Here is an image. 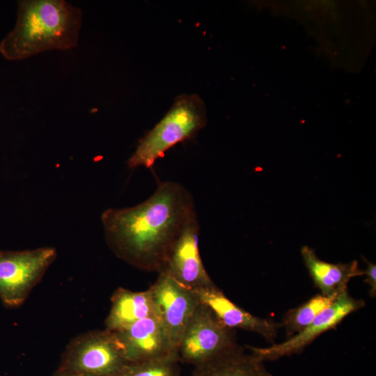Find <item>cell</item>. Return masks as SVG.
<instances>
[{
  "instance_id": "cell-1",
  "label": "cell",
  "mask_w": 376,
  "mask_h": 376,
  "mask_svg": "<svg viewBox=\"0 0 376 376\" xmlns=\"http://www.w3.org/2000/svg\"><path fill=\"white\" fill-rule=\"evenodd\" d=\"M196 217L191 194L181 184L167 181L137 205L104 210L101 221L117 256L138 267L161 271L173 242Z\"/></svg>"
},
{
  "instance_id": "cell-2",
  "label": "cell",
  "mask_w": 376,
  "mask_h": 376,
  "mask_svg": "<svg viewBox=\"0 0 376 376\" xmlns=\"http://www.w3.org/2000/svg\"><path fill=\"white\" fill-rule=\"evenodd\" d=\"M17 21L0 42V54L21 61L49 50H68L77 45L81 9L64 0L17 1Z\"/></svg>"
},
{
  "instance_id": "cell-3",
  "label": "cell",
  "mask_w": 376,
  "mask_h": 376,
  "mask_svg": "<svg viewBox=\"0 0 376 376\" xmlns=\"http://www.w3.org/2000/svg\"><path fill=\"white\" fill-rule=\"evenodd\" d=\"M206 124V109L195 94L178 96L164 118L141 140L128 159L130 168H151L175 144L193 137Z\"/></svg>"
},
{
  "instance_id": "cell-4",
  "label": "cell",
  "mask_w": 376,
  "mask_h": 376,
  "mask_svg": "<svg viewBox=\"0 0 376 376\" xmlns=\"http://www.w3.org/2000/svg\"><path fill=\"white\" fill-rule=\"evenodd\" d=\"M129 363L116 334L105 329L87 332L72 340L56 371L88 376H117Z\"/></svg>"
},
{
  "instance_id": "cell-5",
  "label": "cell",
  "mask_w": 376,
  "mask_h": 376,
  "mask_svg": "<svg viewBox=\"0 0 376 376\" xmlns=\"http://www.w3.org/2000/svg\"><path fill=\"white\" fill-rule=\"evenodd\" d=\"M56 255L52 246L0 250V299L4 306L15 308L22 304Z\"/></svg>"
},
{
  "instance_id": "cell-6",
  "label": "cell",
  "mask_w": 376,
  "mask_h": 376,
  "mask_svg": "<svg viewBox=\"0 0 376 376\" xmlns=\"http://www.w3.org/2000/svg\"><path fill=\"white\" fill-rule=\"evenodd\" d=\"M233 333L198 301L177 348L179 361L196 366L212 359L237 345Z\"/></svg>"
},
{
  "instance_id": "cell-7",
  "label": "cell",
  "mask_w": 376,
  "mask_h": 376,
  "mask_svg": "<svg viewBox=\"0 0 376 376\" xmlns=\"http://www.w3.org/2000/svg\"><path fill=\"white\" fill-rule=\"evenodd\" d=\"M156 313L170 340L177 348L198 301L191 290L178 283L166 270H161L149 288Z\"/></svg>"
},
{
  "instance_id": "cell-8",
  "label": "cell",
  "mask_w": 376,
  "mask_h": 376,
  "mask_svg": "<svg viewBox=\"0 0 376 376\" xmlns=\"http://www.w3.org/2000/svg\"><path fill=\"white\" fill-rule=\"evenodd\" d=\"M364 304L363 300L354 299L345 290L306 328L285 341L267 347L247 346V348L263 361L276 360L301 352L318 336L335 328L346 316L361 308Z\"/></svg>"
},
{
  "instance_id": "cell-9",
  "label": "cell",
  "mask_w": 376,
  "mask_h": 376,
  "mask_svg": "<svg viewBox=\"0 0 376 376\" xmlns=\"http://www.w3.org/2000/svg\"><path fill=\"white\" fill-rule=\"evenodd\" d=\"M199 230L196 217L183 228L173 242L162 269L166 270L178 283L189 289L214 284L201 258Z\"/></svg>"
},
{
  "instance_id": "cell-10",
  "label": "cell",
  "mask_w": 376,
  "mask_h": 376,
  "mask_svg": "<svg viewBox=\"0 0 376 376\" xmlns=\"http://www.w3.org/2000/svg\"><path fill=\"white\" fill-rule=\"evenodd\" d=\"M114 333L123 347L129 363L178 354L157 315L141 319L127 328Z\"/></svg>"
},
{
  "instance_id": "cell-11",
  "label": "cell",
  "mask_w": 376,
  "mask_h": 376,
  "mask_svg": "<svg viewBox=\"0 0 376 376\" xmlns=\"http://www.w3.org/2000/svg\"><path fill=\"white\" fill-rule=\"evenodd\" d=\"M198 301L207 306L226 327L253 331L273 343L281 324L251 315L228 299L213 284L190 289Z\"/></svg>"
},
{
  "instance_id": "cell-12",
  "label": "cell",
  "mask_w": 376,
  "mask_h": 376,
  "mask_svg": "<svg viewBox=\"0 0 376 376\" xmlns=\"http://www.w3.org/2000/svg\"><path fill=\"white\" fill-rule=\"evenodd\" d=\"M301 253L315 285L322 295L338 296L347 290L352 278L363 275L356 260L346 264L327 263L320 259L314 249L308 246L301 247Z\"/></svg>"
},
{
  "instance_id": "cell-13",
  "label": "cell",
  "mask_w": 376,
  "mask_h": 376,
  "mask_svg": "<svg viewBox=\"0 0 376 376\" xmlns=\"http://www.w3.org/2000/svg\"><path fill=\"white\" fill-rule=\"evenodd\" d=\"M157 315L150 289L133 292L118 288L111 297V306L105 321L106 329L110 331L123 330L136 322Z\"/></svg>"
},
{
  "instance_id": "cell-14",
  "label": "cell",
  "mask_w": 376,
  "mask_h": 376,
  "mask_svg": "<svg viewBox=\"0 0 376 376\" xmlns=\"http://www.w3.org/2000/svg\"><path fill=\"white\" fill-rule=\"evenodd\" d=\"M194 367L191 376H273L263 360L238 345Z\"/></svg>"
},
{
  "instance_id": "cell-15",
  "label": "cell",
  "mask_w": 376,
  "mask_h": 376,
  "mask_svg": "<svg viewBox=\"0 0 376 376\" xmlns=\"http://www.w3.org/2000/svg\"><path fill=\"white\" fill-rule=\"evenodd\" d=\"M338 296L316 295L301 306L289 311L281 324L285 327L288 336L291 337L306 328Z\"/></svg>"
},
{
  "instance_id": "cell-16",
  "label": "cell",
  "mask_w": 376,
  "mask_h": 376,
  "mask_svg": "<svg viewBox=\"0 0 376 376\" xmlns=\"http://www.w3.org/2000/svg\"><path fill=\"white\" fill-rule=\"evenodd\" d=\"M177 354L159 359L130 363L117 376H178Z\"/></svg>"
},
{
  "instance_id": "cell-17",
  "label": "cell",
  "mask_w": 376,
  "mask_h": 376,
  "mask_svg": "<svg viewBox=\"0 0 376 376\" xmlns=\"http://www.w3.org/2000/svg\"><path fill=\"white\" fill-rule=\"evenodd\" d=\"M367 263L366 269L363 271L366 275L365 281L370 285V294L371 297L376 295V266L375 264L366 260Z\"/></svg>"
},
{
  "instance_id": "cell-18",
  "label": "cell",
  "mask_w": 376,
  "mask_h": 376,
  "mask_svg": "<svg viewBox=\"0 0 376 376\" xmlns=\"http://www.w3.org/2000/svg\"><path fill=\"white\" fill-rule=\"evenodd\" d=\"M52 376H88V375L64 373H60V372L56 371L54 374L52 375Z\"/></svg>"
}]
</instances>
